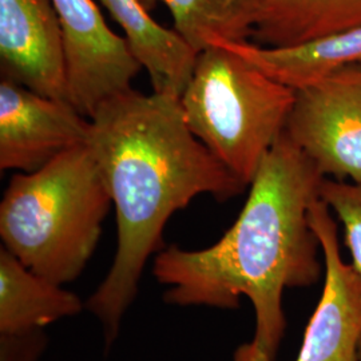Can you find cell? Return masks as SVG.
<instances>
[{
  "label": "cell",
  "mask_w": 361,
  "mask_h": 361,
  "mask_svg": "<svg viewBox=\"0 0 361 361\" xmlns=\"http://www.w3.org/2000/svg\"><path fill=\"white\" fill-rule=\"evenodd\" d=\"M47 344L49 338L43 329L0 335V361H38Z\"/></svg>",
  "instance_id": "16"
},
{
  "label": "cell",
  "mask_w": 361,
  "mask_h": 361,
  "mask_svg": "<svg viewBox=\"0 0 361 361\" xmlns=\"http://www.w3.org/2000/svg\"><path fill=\"white\" fill-rule=\"evenodd\" d=\"M91 122L74 104L0 82V169L31 173L87 145Z\"/></svg>",
  "instance_id": "8"
},
{
  "label": "cell",
  "mask_w": 361,
  "mask_h": 361,
  "mask_svg": "<svg viewBox=\"0 0 361 361\" xmlns=\"http://www.w3.org/2000/svg\"><path fill=\"white\" fill-rule=\"evenodd\" d=\"M359 361H361V344H360V349H359Z\"/></svg>",
  "instance_id": "17"
},
{
  "label": "cell",
  "mask_w": 361,
  "mask_h": 361,
  "mask_svg": "<svg viewBox=\"0 0 361 361\" xmlns=\"http://www.w3.org/2000/svg\"><path fill=\"white\" fill-rule=\"evenodd\" d=\"M90 122L87 146L116 207L118 247L86 308L102 325L109 349L137 298L149 258L165 247L170 217L197 195L226 201L246 186L189 129L180 97L131 89L104 101Z\"/></svg>",
  "instance_id": "2"
},
{
  "label": "cell",
  "mask_w": 361,
  "mask_h": 361,
  "mask_svg": "<svg viewBox=\"0 0 361 361\" xmlns=\"http://www.w3.org/2000/svg\"><path fill=\"white\" fill-rule=\"evenodd\" d=\"M113 198L87 145L10 180L0 204L3 247L58 285L77 280L92 257Z\"/></svg>",
  "instance_id": "3"
},
{
  "label": "cell",
  "mask_w": 361,
  "mask_h": 361,
  "mask_svg": "<svg viewBox=\"0 0 361 361\" xmlns=\"http://www.w3.org/2000/svg\"><path fill=\"white\" fill-rule=\"evenodd\" d=\"M323 174L286 133L264 158L245 205L216 244L200 250L170 245L157 253L153 274L168 286L164 301L178 307L255 310L252 341L234 361H276L286 332V289L310 288L324 277L320 241L310 222Z\"/></svg>",
  "instance_id": "1"
},
{
  "label": "cell",
  "mask_w": 361,
  "mask_h": 361,
  "mask_svg": "<svg viewBox=\"0 0 361 361\" xmlns=\"http://www.w3.org/2000/svg\"><path fill=\"white\" fill-rule=\"evenodd\" d=\"M86 304L63 285L43 279L0 249V335L43 329L80 313Z\"/></svg>",
  "instance_id": "12"
},
{
  "label": "cell",
  "mask_w": 361,
  "mask_h": 361,
  "mask_svg": "<svg viewBox=\"0 0 361 361\" xmlns=\"http://www.w3.org/2000/svg\"><path fill=\"white\" fill-rule=\"evenodd\" d=\"M173 16L174 30L200 52L221 42H245L253 35L261 0H159Z\"/></svg>",
  "instance_id": "14"
},
{
  "label": "cell",
  "mask_w": 361,
  "mask_h": 361,
  "mask_svg": "<svg viewBox=\"0 0 361 361\" xmlns=\"http://www.w3.org/2000/svg\"><path fill=\"white\" fill-rule=\"evenodd\" d=\"M221 43L265 75L295 91L344 67L361 65V27L288 47H265L247 40Z\"/></svg>",
  "instance_id": "10"
},
{
  "label": "cell",
  "mask_w": 361,
  "mask_h": 361,
  "mask_svg": "<svg viewBox=\"0 0 361 361\" xmlns=\"http://www.w3.org/2000/svg\"><path fill=\"white\" fill-rule=\"evenodd\" d=\"M285 133L324 178L361 180V65L296 91Z\"/></svg>",
  "instance_id": "5"
},
{
  "label": "cell",
  "mask_w": 361,
  "mask_h": 361,
  "mask_svg": "<svg viewBox=\"0 0 361 361\" xmlns=\"http://www.w3.org/2000/svg\"><path fill=\"white\" fill-rule=\"evenodd\" d=\"M361 27V0H261L253 38L288 47Z\"/></svg>",
  "instance_id": "13"
},
{
  "label": "cell",
  "mask_w": 361,
  "mask_h": 361,
  "mask_svg": "<svg viewBox=\"0 0 361 361\" xmlns=\"http://www.w3.org/2000/svg\"><path fill=\"white\" fill-rule=\"evenodd\" d=\"M0 68L4 79L70 102L65 37L51 0H0Z\"/></svg>",
  "instance_id": "9"
},
{
  "label": "cell",
  "mask_w": 361,
  "mask_h": 361,
  "mask_svg": "<svg viewBox=\"0 0 361 361\" xmlns=\"http://www.w3.org/2000/svg\"><path fill=\"white\" fill-rule=\"evenodd\" d=\"M65 37L70 102L90 119L104 101L129 91L142 66L107 26L94 0H51Z\"/></svg>",
  "instance_id": "6"
},
{
  "label": "cell",
  "mask_w": 361,
  "mask_h": 361,
  "mask_svg": "<svg viewBox=\"0 0 361 361\" xmlns=\"http://www.w3.org/2000/svg\"><path fill=\"white\" fill-rule=\"evenodd\" d=\"M310 222L323 252V292L295 361H359L361 271L341 256L337 219L322 198L312 204Z\"/></svg>",
  "instance_id": "7"
},
{
  "label": "cell",
  "mask_w": 361,
  "mask_h": 361,
  "mask_svg": "<svg viewBox=\"0 0 361 361\" xmlns=\"http://www.w3.org/2000/svg\"><path fill=\"white\" fill-rule=\"evenodd\" d=\"M320 198L331 209L344 231V243L350 253V264L361 271V180L347 182L325 178Z\"/></svg>",
  "instance_id": "15"
},
{
  "label": "cell",
  "mask_w": 361,
  "mask_h": 361,
  "mask_svg": "<svg viewBox=\"0 0 361 361\" xmlns=\"http://www.w3.org/2000/svg\"><path fill=\"white\" fill-rule=\"evenodd\" d=\"M125 32L130 50L152 80L153 91L180 97L193 74L198 52L173 28L161 26L142 0H101Z\"/></svg>",
  "instance_id": "11"
},
{
  "label": "cell",
  "mask_w": 361,
  "mask_h": 361,
  "mask_svg": "<svg viewBox=\"0 0 361 361\" xmlns=\"http://www.w3.org/2000/svg\"><path fill=\"white\" fill-rule=\"evenodd\" d=\"M295 98L296 91L217 43L198 54L180 104L194 135L249 186L284 133Z\"/></svg>",
  "instance_id": "4"
}]
</instances>
